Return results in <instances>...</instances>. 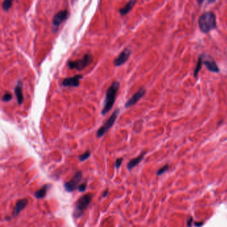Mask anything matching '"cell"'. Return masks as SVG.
<instances>
[{
	"instance_id": "1",
	"label": "cell",
	"mask_w": 227,
	"mask_h": 227,
	"mask_svg": "<svg viewBox=\"0 0 227 227\" xmlns=\"http://www.w3.org/2000/svg\"><path fill=\"white\" fill-rule=\"evenodd\" d=\"M119 87H120L119 82L115 81L107 90L105 99L104 101V106L101 112L103 115H105L113 107L115 102L116 95L119 91Z\"/></svg>"
},
{
	"instance_id": "2",
	"label": "cell",
	"mask_w": 227,
	"mask_h": 227,
	"mask_svg": "<svg viewBox=\"0 0 227 227\" xmlns=\"http://www.w3.org/2000/svg\"><path fill=\"white\" fill-rule=\"evenodd\" d=\"M216 16L212 12L207 11L202 14L199 19V26L203 33H209L216 28Z\"/></svg>"
},
{
	"instance_id": "3",
	"label": "cell",
	"mask_w": 227,
	"mask_h": 227,
	"mask_svg": "<svg viewBox=\"0 0 227 227\" xmlns=\"http://www.w3.org/2000/svg\"><path fill=\"white\" fill-rule=\"evenodd\" d=\"M92 200V194L87 193L81 197L75 204V207L73 212V216L75 218H79L83 214L85 209L87 208Z\"/></svg>"
},
{
	"instance_id": "4",
	"label": "cell",
	"mask_w": 227,
	"mask_h": 227,
	"mask_svg": "<svg viewBox=\"0 0 227 227\" xmlns=\"http://www.w3.org/2000/svg\"><path fill=\"white\" fill-rule=\"evenodd\" d=\"M93 56L91 53L85 54L81 59L75 61H69L67 65L70 69H75L78 71H81L86 68L93 62Z\"/></svg>"
},
{
	"instance_id": "5",
	"label": "cell",
	"mask_w": 227,
	"mask_h": 227,
	"mask_svg": "<svg viewBox=\"0 0 227 227\" xmlns=\"http://www.w3.org/2000/svg\"><path fill=\"white\" fill-rule=\"evenodd\" d=\"M119 112H120V109L119 108L116 109L113 112V113L111 115V116L109 117V119L106 121L105 123L103 126H101L98 130L97 131V138H101L105 134L107 133L108 131L111 129L115 123V122L117 120V117H118Z\"/></svg>"
},
{
	"instance_id": "6",
	"label": "cell",
	"mask_w": 227,
	"mask_h": 227,
	"mask_svg": "<svg viewBox=\"0 0 227 227\" xmlns=\"http://www.w3.org/2000/svg\"><path fill=\"white\" fill-rule=\"evenodd\" d=\"M82 179L81 171H78L72 177V179L64 184V187L67 192H73L79 187V184Z\"/></svg>"
},
{
	"instance_id": "7",
	"label": "cell",
	"mask_w": 227,
	"mask_h": 227,
	"mask_svg": "<svg viewBox=\"0 0 227 227\" xmlns=\"http://www.w3.org/2000/svg\"><path fill=\"white\" fill-rule=\"evenodd\" d=\"M201 57L202 59V63L205 65V66L209 71L214 73L219 72L218 66L216 65L215 62H214L213 59L211 56L207 55H202Z\"/></svg>"
},
{
	"instance_id": "8",
	"label": "cell",
	"mask_w": 227,
	"mask_h": 227,
	"mask_svg": "<svg viewBox=\"0 0 227 227\" xmlns=\"http://www.w3.org/2000/svg\"><path fill=\"white\" fill-rule=\"evenodd\" d=\"M131 51L129 48H125L121 51L120 54L113 61V64L116 67H119L122 65H123L124 63L127 62L129 58L130 57Z\"/></svg>"
},
{
	"instance_id": "9",
	"label": "cell",
	"mask_w": 227,
	"mask_h": 227,
	"mask_svg": "<svg viewBox=\"0 0 227 227\" xmlns=\"http://www.w3.org/2000/svg\"><path fill=\"white\" fill-rule=\"evenodd\" d=\"M145 93H146L145 89L141 88V89H140L137 92L135 93L126 102L125 105H124V107H125L126 108H128V107H130L131 106L134 105L136 104L139 100L142 98L144 95H145Z\"/></svg>"
},
{
	"instance_id": "10",
	"label": "cell",
	"mask_w": 227,
	"mask_h": 227,
	"mask_svg": "<svg viewBox=\"0 0 227 227\" xmlns=\"http://www.w3.org/2000/svg\"><path fill=\"white\" fill-rule=\"evenodd\" d=\"M83 78L82 75H77L71 77L65 78L63 80L62 84L64 87H77L79 85L80 79Z\"/></svg>"
},
{
	"instance_id": "11",
	"label": "cell",
	"mask_w": 227,
	"mask_h": 227,
	"mask_svg": "<svg viewBox=\"0 0 227 227\" xmlns=\"http://www.w3.org/2000/svg\"><path fill=\"white\" fill-rule=\"evenodd\" d=\"M69 12L67 10H62L56 13L53 18V25L58 29V28L67 18Z\"/></svg>"
},
{
	"instance_id": "12",
	"label": "cell",
	"mask_w": 227,
	"mask_h": 227,
	"mask_svg": "<svg viewBox=\"0 0 227 227\" xmlns=\"http://www.w3.org/2000/svg\"><path fill=\"white\" fill-rule=\"evenodd\" d=\"M23 83H22L21 80H18L17 82L16 86L15 87L14 91L15 95H16V98H17V102H18V105H21L23 102Z\"/></svg>"
},
{
	"instance_id": "13",
	"label": "cell",
	"mask_w": 227,
	"mask_h": 227,
	"mask_svg": "<svg viewBox=\"0 0 227 227\" xmlns=\"http://www.w3.org/2000/svg\"><path fill=\"white\" fill-rule=\"evenodd\" d=\"M28 203V200L26 199H20L17 201L13 210L12 216H16L18 215L19 212H20L21 211H23V210L25 208V206H27Z\"/></svg>"
},
{
	"instance_id": "14",
	"label": "cell",
	"mask_w": 227,
	"mask_h": 227,
	"mask_svg": "<svg viewBox=\"0 0 227 227\" xmlns=\"http://www.w3.org/2000/svg\"><path fill=\"white\" fill-rule=\"evenodd\" d=\"M145 152H143L140 155H139L137 157H136L135 158H133L131 159L130 161H129V163L127 164V167L129 170H131L132 168H133L134 167H135L136 165H138L139 163L141 162V161L143 159L144 156L145 155Z\"/></svg>"
},
{
	"instance_id": "15",
	"label": "cell",
	"mask_w": 227,
	"mask_h": 227,
	"mask_svg": "<svg viewBox=\"0 0 227 227\" xmlns=\"http://www.w3.org/2000/svg\"><path fill=\"white\" fill-rule=\"evenodd\" d=\"M136 3V1L135 0H132V1H128L127 4L125 5V6L122 7L119 10V13H120L122 16H125L126 14H127L129 11H130L132 9H133V6H135V4Z\"/></svg>"
},
{
	"instance_id": "16",
	"label": "cell",
	"mask_w": 227,
	"mask_h": 227,
	"mask_svg": "<svg viewBox=\"0 0 227 227\" xmlns=\"http://www.w3.org/2000/svg\"><path fill=\"white\" fill-rule=\"evenodd\" d=\"M50 187H51V185H43L40 190H37V191L35 192V198H37V199H41L45 197L46 194H47V192L49 189V188Z\"/></svg>"
},
{
	"instance_id": "17",
	"label": "cell",
	"mask_w": 227,
	"mask_h": 227,
	"mask_svg": "<svg viewBox=\"0 0 227 227\" xmlns=\"http://www.w3.org/2000/svg\"><path fill=\"white\" fill-rule=\"evenodd\" d=\"M12 4H13V1H10V0H4L1 4L2 8L5 11H7L11 8Z\"/></svg>"
},
{
	"instance_id": "18",
	"label": "cell",
	"mask_w": 227,
	"mask_h": 227,
	"mask_svg": "<svg viewBox=\"0 0 227 227\" xmlns=\"http://www.w3.org/2000/svg\"><path fill=\"white\" fill-rule=\"evenodd\" d=\"M202 65V57L201 56V57H199V59H198V62H197V64L196 66V68H195V69H194V77H197L198 73L199 72V71L201 70V69Z\"/></svg>"
},
{
	"instance_id": "19",
	"label": "cell",
	"mask_w": 227,
	"mask_h": 227,
	"mask_svg": "<svg viewBox=\"0 0 227 227\" xmlns=\"http://www.w3.org/2000/svg\"><path fill=\"white\" fill-rule=\"evenodd\" d=\"M90 156H91V152H90L89 151H85V153H83L82 155H81L79 157V161H81V162H83V161H85V160L88 159V158H89Z\"/></svg>"
},
{
	"instance_id": "20",
	"label": "cell",
	"mask_w": 227,
	"mask_h": 227,
	"mask_svg": "<svg viewBox=\"0 0 227 227\" xmlns=\"http://www.w3.org/2000/svg\"><path fill=\"white\" fill-rule=\"evenodd\" d=\"M11 99H12V95L9 92L5 93L1 99L2 101L4 102H8L9 101H11Z\"/></svg>"
},
{
	"instance_id": "21",
	"label": "cell",
	"mask_w": 227,
	"mask_h": 227,
	"mask_svg": "<svg viewBox=\"0 0 227 227\" xmlns=\"http://www.w3.org/2000/svg\"><path fill=\"white\" fill-rule=\"evenodd\" d=\"M168 169V165H166L165 166H163V167H161L159 170H158L157 173V175H163V173H165L167 170Z\"/></svg>"
},
{
	"instance_id": "22",
	"label": "cell",
	"mask_w": 227,
	"mask_h": 227,
	"mask_svg": "<svg viewBox=\"0 0 227 227\" xmlns=\"http://www.w3.org/2000/svg\"><path fill=\"white\" fill-rule=\"evenodd\" d=\"M87 189V183L86 182H83L82 183L81 185H80L79 187H78V189H79V191L81 192H83L85 191V190Z\"/></svg>"
},
{
	"instance_id": "23",
	"label": "cell",
	"mask_w": 227,
	"mask_h": 227,
	"mask_svg": "<svg viewBox=\"0 0 227 227\" xmlns=\"http://www.w3.org/2000/svg\"><path fill=\"white\" fill-rule=\"evenodd\" d=\"M123 162V158H117L115 161V167L116 168H119L121 167V163Z\"/></svg>"
},
{
	"instance_id": "24",
	"label": "cell",
	"mask_w": 227,
	"mask_h": 227,
	"mask_svg": "<svg viewBox=\"0 0 227 227\" xmlns=\"http://www.w3.org/2000/svg\"><path fill=\"white\" fill-rule=\"evenodd\" d=\"M192 217H190V219L188 220V222H187V225L189 227H190L191 226V224H192Z\"/></svg>"
},
{
	"instance_id": "25",
	"label": "cell",
	"mask_w": 227,
	"mask_h": 227,
	"mask_svg": "<svg viewBox=\"0 0 227 227\" xmlns=\"http://www.w3.org/2000/svg\"><path fill=\"white\" fill-rule=\"evenodd\" d=\"M109 194V190H108V189H107V190H105L103 193V198L106 197L107 196V194Z\"/></svg>"
},
{
	"instance_id": "26",
	"label": "cell",
	"mask_w": 227,
	"mask_h": 227,
	"mask_svg": "<svg viewBox=\"0 0 227 227\" xmlns=\"http://www.w3.org/2000/svg\"><path fill=\"white\" fill-rule=\"evenodd\" d=\"M202 224H203V223H200V222H196V223H194V225L197 227H200L202 226Z\"/></svg>"
}]
</instances>
